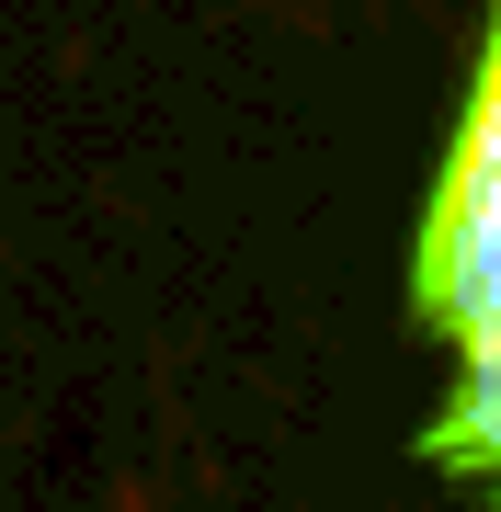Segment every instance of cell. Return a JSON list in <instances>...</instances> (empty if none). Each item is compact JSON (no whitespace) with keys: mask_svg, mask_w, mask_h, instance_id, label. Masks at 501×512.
Wrapping results in <instances>:
<instances>
[{"mask_svg":"<svg viewBox=\"0 0 501 512\" xmlns=\"http://www.w3.org/2000/svg\"><path fill=\"white\" fill-rule=\"evenodd\" d=\"M422 319L456 353L433 467L467 478L479 501H501V12H490V57H479V92H467L456 160L422 217Z\"/></svg>","mask_w":501,"mask_h":512,"instance_id":"obj_1","label":"cell"}]
</instances>
